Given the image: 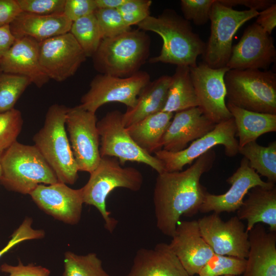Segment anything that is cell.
I'll use <instances>...</instances> for the list:
<instances>
[{"label":"cell","mask_w":276,"mask_h":276,"mask_svg":"<svg viewBox=\"0 0 276 276\" xmlns=\"http://www.w3.org/2000/svg\"><path fill=\"white\" fill-rule=\"evenodd\" d=\"M150 38L140 29H130L119 35L103 39L91 57L100 74L118 77L131 76L139 71L150 53Z\"/></svg>","instance_id":"obj_3"},{"label":"cell","mask_w":276,"mask_h":276,"mask_svg":"<svg viewBox=\"0 0 276 276\" xmlns=\"http://www.w3.org/2000/svg\"><path fill=\"white\" fill-rule=\"evenodd\" d=\"M198 106L190 67L177 66L171 76L166 102L161 111L175 113Z\"/></svg>","instance_id":"obj_29"},{"label":"cell","mask_w":276,"mask_h":276,"mask_svg":"<svg viewBox=\"0 0 276 276\" xmlns=\"http://www.w3.org/2000/svg\"><path fill=\"white\" fill-rule=\"evenodd\" d=\"M216 157L212 149L185 170L158 174L153 201L156 226L164 235L171 237L181 217L199 212L208 192L201 177L212 169Z\"/></svg>","instance_id":"obj_1"},{"label":"cell","mask_w":276,"mask_h":276,"mask_svg":"<svg viewBox=\"0 0 276 276\" xmlns=\"http://www.w3.org/2000/svg\"><path fill=\"white\" fill-rule=\"evenodd\" d=\"M224 276H234V275H224Z\"/></svg>","instance_id":"obj_49"},{"label":"cell","mask_w":276,"mask_h":276,"mask_svg":"<svg viewBox=\"0 0 276 276\" xmlns=\"http://www.w3.org/2000/svg\"><path fill=\"white\" fill-rule=\"evenodd\" d=\"M1 71H1V68H0V72H1Z\"/></svg>","instance_id":"obj_50"},{"label":"cell","mask_w":276,"mask_h":276,"mask_svg":"<svg viewBox=\"0 0 276 276\" xmlns=\"http://www.w3.org/2000/svg\"><path fill=\"white\" fill-rule=\"evenodd\" d=\"M239 153L249 162V166L260 175L272 183L276 182V141L267 146L259 145L256 141L239 147Z\"/></svg>","instance_id":"obj_30"},{"label":"cell","mask_w":276,"mask_h":276,"mask_svg":"<svg viewBox=\"0 0 276 276\" xmlns=\"http://www.w3.org/2000/svg\"><path fill=\"white\" fill-rule=\"evenodd\" d=\"M276 60V50L271 35L256 22L248 26L239 42L233 46L226 65L229 70H265Z\"/></svg>","instance_id":"obj_16"},{"label":"cell","mask_w":276,"mask_h":276,"mask_svg":"<svg viewBox=\"0 0 276 276\" xmlns=\"http://www.w3.org/2000/svg\"><path fill=\"white\" fill-rule=\"evenodd\" d=\"M226 182L231 186L225 193L215 195L206 193L199 212H213L218 214L235 212L241 206L245 196L251 189L257 186L271 188L275 186L274 183L263 180L244 157L236 171L227 178Z\"/></svg>","instance_id":"obj_17"},{"label":"cell","mask_w":276,"mask_h":276,"mask_svg":"<svg viewBox=\"0 0 276 276\" xmlns=\"http://www.w3.org/2000/svg\"><path fill=\"white\" fill-rule=\"evenodd\" d=\"M215 0H181L180 7L183 18L201 26L210 20L212 7Z\"/></svg>","instance_id":"obj_37"},{"label":"cell","mask_w":276,"mask_h":276,"mask_svg":"<svg viewBox=\"0 0 276 276\" xmlns=\"http://www.w3.org/2000/svg\"><path fill=\"white\" fill-rule=\"evenodd\" d=\"M30 195L40 210L55 219L70 225L79 222L84 203L81 188L74 189L60 182L40 184Z\"/></svg>","instance_id":"obj_18"},{"label":"cell","mask_w":276,"mask_h":276,"mask_svg":"<svg viewBox=\"0 0 276 276\" xmlns=\"http://www.w3.org/2000/svg\"><path fill=\"white\" fill-rule=\"evenodd\" d=\"M125 276H190L169 244L159 243L152 248H141Z\"/></svg>","instance_id":"obj_22"},{"label":"cell","mask_w":276,"mask_h":276,"mask_svg":"<svg viewBox=\"0 0 276 276\" xmlns=\"http://www.w3.org/2000/svg\"><path fill=\"white\" fill-rule=\"evenodd\" d=\"M215 125L198 107L175 112L162 137V148L171 152L181 151L187 148L190 142L212 130Z\"/></svg>","instance_id":"obj_20"},{"label":"cell","mask_w":276,"mask_h":276,"mask_svg":"<svg viewBox=\"0 0 276 276\" xmlns=\"http://www.w3.org/2000/svg\"><path fill=\"white\" fill-rule=\"evenodd\" d=\"M33 220L30 217H26L19 226L13 233L11 239L7 245L0 250V258L17 244L27 240L39 239L45 236L44 231L34 229Z\"/></svg>","instance_id":"obj_40"},{"label":"cell","mask_w":276,"mask_h":276,"mask_svg":"<svg viewBox=\"0 0 276 276\" xmlns=\"http://www.w3.org/2000/svg\"><path fill=\"white\" fill-rule=\"evenodd\" d=\"M143 181V176L137 169L123 167L116 157H102L96 168L90 173L87 183L81 188L83 203L98 209L104 220L105 229L112 233L118 221L111 217V213L106 209L107 196L117 188L138 191Z\"/></svg>","instance_id":"obj_6"},{"label":"cell","mask_w":276,"mask_h":276,"mask_svg":"<svg viewBox=\"0 0 276 276\" xmlns=\"http://www.w3.org/2000/svg\"><path fill=\"white\" fill-rule=\"evenodd\" d=\"M169 245L190 276L198 274L214 255L202 237L198 221L179 222Z\"/></svg>","instance_id":"obj_19"},{"label":"cell","mask_w":276,"mask_h":276,"mask_svg":"<svg viewBox=\"0 0 276 276\" xmlns=\"http://www.w3.org/2000/svg\"><path fill=\"white\" fill-rule=\"evenodd\" d=\"M233 118L216 124L214 129L203 136L193 141L185 149L171 152L160 149L155 156L163 163L165 172L182 171L186 165H191L198 157L215 146H223L225 154L234 157L239 153L238 141Z\"/></svg>","instance_id":"obj_11"},{"label":"cell","mask_w":276,"mask_h":276,"mask_svg":"<svg viewBox=\"0 0 276 276\" xmlns=\"http://www.w3.org/2000/svg\"><path fill=\"white\" fill-rule=\"evenodd\" d=\"M1 183L8 190L30 194L40 184L58 182L52 169L35 145L17 141L1 156Z\"/></svg>","instance_id":"obj_4"},{"label":"cell","mask_w":276,"mask_h":276,"mask_svg":"<svg viewBox=\"0 0 276 276\" xmlns=\"http://www.w3.org/2000/svg\"><path fill=\"white\" fill-rule=\"evenodd\" d=\"M95 15L102 39L117 36L131 29L117 9H98Z\"/></svg>","instance_id":"obj_36"},{"label":"cell","mask_w":276,"mask_h":276,"mask_svg":"<svg viewBox=\"0 0 276 276\" xmlns=\"http://www.w3.org/2000/svg\"><path fill=\"white\" fill-rule=\"evenodd\" d=\"M68 108L54 104L48 109L43 127L33 137L34 145L55 173L58 182L73 185L78 167L65 128Z\"/></svg>","instance_id":"obj_5"},{"label":"cell","mask_w":276,"mask_h":276,"mask_svg":"<svg viewBox=\"0 0 276 276\" xmlns=\"http://www.w3.org/2000/svg\"><path fill=\"white\" fill-rule=\"evenodd\" d=\"M62 276H110L104 269L97 254L90 252L78 255L66 251L64 257V271Z\"/></svg>","instance_id":"obj_32"},{"label":"cell","mask_w":276,"mask_h":276,"mask_svg":"<svg viewBox=\"0 0 276 276\" xmlns=\"http://www.w3.org/2000/svg\"><path fill=\"white\" fill-rule=\"evenodd\" d=\"M3 151H0V178L2 174V168H1V156L2 154Z\"/></svg>","instance_id":"obj_48"},{"label":"cell","mask_w":276,"mask_h":276,"mask_svg":"<svg viewBox=\"0 0 276 276\" xmlns=\"http://www.w3.org/2000/svg\"><path fill=\"white\" fill-rule=\"evenodd\" d=\"M256 23L271 35L276 27V3L259 12Z\"/></svg>","instance_id":"obj_44"},{"label":"cell","mask_w":276,"mask_h":276,"mask_svg":"<svg viewBox=\"0 0 276 276\" xmlns=\"http://www.w3.org/2000/svg\"><path fill=\"white\" fill-rule=\"evenodd\" d=\"M122 118L123 113L116 110L107 112L97 122L101 157H116L121 165L127 161L144 163L152 168L158 174L164 172L162 162L143 150L134 142L127 132Z\"/></svg>","instance_id":"obj_9"},{"label":"cell","mask_w":276,"mask_h":276,"mask_svg":"<svg viewBox=\"0 0 276 276\" xmlns=\"http://www.w3.org/2000/svg\"><path fill=\"white\" fill-rule=\"evenodd\" d=\"M21 12L16 0H0V28L9 26Z\"/></svg>","instance_id":"obj_43"},{"label":"cell","mask_w":276,"mask_h":276,"mask_svg":"<svg viewBox=\"0 0 276 276\" xmlns=\"http://www.w3.org/2000/svg\"><path fill=\"white\" fill-rule=\"evenodd\" d=\"M72 22L63 13L40 15L21 12L9 28L15 39L28 37L39 42L69 32Z\"/></svg>","instance_id":"obj_24"},{"label":"cell","mask_w":276,"mask_h":276,"mask_svg":"<svg viewBox=\"0 0 276 276\" xmlns=\"http://www.w3.org/2000/svg\"><path fill=\"white\" fill-rule=\"evenodd\" d=\"M23 12L40 15L63 13L65 0H16Z\"/></svg>","instance_id":"obj_39"},{"label":"cell","mask_w":276,"mask_h":276,"mask_svg":"<svg viewBox=\"0 0 276 276\" xmlns=\"http://www.w3.org/2000/svg\"><path fill=\"white\" fill-rule=\"evenodd\" d=\"M237 210V216L246 220V230L248 233L258 223L269 226V231L276 233V187L257 186L251 189Z\"/></svg>","instance_id":"obj_25"},{"label":"cell","mask_w":276,"mask_h":276,"mask_svg":"<svg viewBox=\"0 0 276 276\" xmlns=\"http://www.w3.org/2000/svg\"><path fill=\"white\" fill-rule=\"evenodd\" d=\"M221 4L233 8L237 5L243 6L251 10H264L275 3L273 0H218Z\"/></svg>","instance_id":"obj_45"},{"label":"cell","mask_w":276,"mask_h":276,"mask_svg":"<svg viewBox=\"0 0 276 276\" xmlns=\"http://www.w3.org/2000/svg\"><path fill=\"white\" fill-rule=\"evenodd\" d=\"M201 235L214 254L246 259L248 233L237 216L224 221L213 213L197 220Z\"/></svg>","instance_id":"obj_14"},{"label":"cell","mask_w":276,"mask_h":276,"mask_svg":"<svg viewBox=\"0 0 276 276\" xmlns=\"http://www.w3.org/2000/svg\"><path fill=\"white\" fill-rule=\"evenodd\" d=\"M150 82V75L145 71H140L125 78L98 74L91 80L79 106L95 113L100 107L112 102L133 107L140 92Z\"/></svg>","instance_id":"obj_10"},{"label":"cell","mask_w":276,"mask_h":276,"mask_svg":"<svg viewBox=\"0 0 276 276\" xmlns=\"http://www.w3.org/2000/svg\"><path fill=\"white\" fill-rule=\"evenodd\" d=\"M246 259L214 254L199 271V276H239L246 267Z\"/></svg>","instance_id":"obj_34"},{"label":"cell","mask_w":276,"mask_h":276,"mask_svg":"<svg viewBox=\"0 0 276 276\" xmlns=\"http://www.w3.org/2000/svg\"><path fill=\"white\" fill-rule=\"evenodd\" d=\"M249 250L242 276H276V233L262 223L248 232Z\"/></svg>","instance_id":"obj_23"},{"label":"cell","mask_w":276,"mask_h":276,"mask_svg":"<svg viewBox=\"0 0 276 276\" xmlns=\"http://www.w3.org/2000/svg\"><path fill=\"white\" fill-rule=\"evenodd\" d=\"M32 84L26 77L0 72V112L14 107L28 86Z\"/></svg>","instance_id":"obj_33"},{"label":"cell","mask_w":276,"mask_h":276,"mask_svg":"<svg viewBox=\"0 0 276 276\" xmlns=\"http://www.w3.org/2000/svg\"><path fill=\"white\" fill-rule=\"evenodd\" d=\"M137 26L145 32L156 33L163 40L160 53L150 59L151 63L191 67L197 65L198 57L204 53L205 43L193 31L190 21L173 9H166L157 17L150 15Z\"/></svg>","instance_id":"obj_2"},{"label":"cell","mask_w":276,"mask_h":276,"mask_svg":"<svg viewBox=\"0 0 276 276\" xmlns=\"http://www.w3.org/2000/svg\"><path fill=\"white\" fill-rule=\"evenodd\" d=\"M173 116V113L159 111L126 127V130L141 149L151 154L162 149V137Z\"/></svg>","instance_id":"obj_28"},{"label":"cell","mask_w":276,"mask_h":276,"mask_svg":"<svg viewBox=\"0 0 276 276\" xmlns=\"http://www.w3.org/2000/svg\"><path fill=\"white\" fill-rule=\"evenodd\" d=\"M97 9L95 0H65L63 14L73 22L94 14Z\"/></svg>","instance_id":"obj_41"},{"label":"cell","mask_w":276,"mask_h":276,"mask_svg":"<svg viewBox=\"0 0 276 276\" xmlns=\"http://www.w3.org/2000/svg\"><path fill=\"white\" fill-rule=\"evenodd\" d=\"M228 70L227 67L212 68L204 62L190 67L198 107L206 118L215 124L232 118L225 103L224 76Z\"/></svg>","instance_id":"obj_13"},{"label":"cell","mask_w":276,"mask_h":276,"mask_svg":"<svg viewBox=\"0 0 276 276\" xmlns=\"http://www.w3.org/2000/svg\"><path fill=\"white\" fill-rule=\"evenodd\" d=\"M86 58L70 32L39 42L41 68L50 79L57 82L74 76Z\"/></svg>","instance_id":"obj_15"},{"label":"cell","mask_w":276,"mask_h":276,"mask_svg":"<svg viewBox=\"0 0 276 276\" xmlns=\"http://www.w3.org/2000/svg\"><path fill=\"white\" fill-rule=\"evenodd\" d=\"M227 103L254 112L276 114V74L271 71L229 70Z\"/></svg>","instance_id":"obj_7"},{"label":"cell","mask_w":276,"mask_h":276,"mask_svg":"<svg viewBox=\"0 0 276 276\" xmlns=\"http://www.w3.org/2000/svg\"><path fill=\"white\" fill-rule=\"evenodd\" d=\"M23 125L21 112L15 108L0 112V151L17 141Z\"/></svg>","instance_id":"obj_35"},{"label":"cell","mask_w":276,"mask_h":276,"mask_svg":"<svg viewBox=\"0 0 276 276\" xmlns=\"http://www.w3.org/2000/svg\"><path fill=\"white\" fill-rule=\"evenodd\" d=\"M0 68L2 72L29 78L38 88L50 80L40 65L39 42L28 37L15 39L0 59Z\"/></svg>","instance_id":"obj_21"},{"label":"cell","mask_w":276,"mask_h":276,"mask_svg":"<svg viewBox=\"0 0 276 276\" xmlns=\"http://www.w3.org/2000/svg\"><path fill=\"white\" fill-rule=\"evenodd\" d=\"M0 270L9 274V276H49V269L33 264L24 265L20 261L16 265L4 263L1 265Z\"/></svg>","instance_id":"obj_42"},{"label":"cell","mask_w":276,"mask_h":276,"mask_svg":"<svg viewBox=\"0 0 276 276\" xmlns=\"http://www.w3.org/2000/svg\"><path fill=\"white\" fill-rule=\"evenodd\" d=\"M97 123L95 113L86 110L79 105L68 108L65 125L79 171L91 173L101 158Z\"/></svg>","instance_id":"obj_12"},{"label":"cell","mask_w":276,"mask_h":276,"mask_svg":"<svg viewBox=\"0 0 276 276\" xmlns=\"http://www.w3.org/2000/svg\"><path fill=\"white\" fill-rule=\"evenodd\" d=\"M226 106L234 120L239 147L276 131V114L251 111L228 103Z\"/></svg>","instance_id":"obj_27"},{"label":"cell","mask_w":276,"mask_h":276,"mask_svg":"<svg viewBox=\"0 0 276 276\" xmlns=\"http://www.w3.org/2000/svg\"><path fill=\"white\" fill-rule=\"evenodd\" d=\"M151 0H127L118 10L125 24L131 27L137 25L150 15Z\"/></svg>","instance_id":"obj_38"},{"label":"cell","mask_w":276,"mask_h":276,"mask_svg":"<svg viewBox=\"0 0 276 276\" xmlns=\"http://www.w3.org/2000/svg\"><path fill=\"white\" fill-rule=\"evenodd\" d=\"M15 40L9 26L0 28V59L12 46Z\"/></svg>","instance_id":"obj_46"},{"label":"cell","mask_w":276,"mask_h":276,"mask_svg":"<svg viewBox=\"0 0 276 276\" xmlns=\"http://www.w3.org/2000/svg\"><path fill=\"white\" fill-rule=\"evenodd\" d=\"M69 32L86 57L93 56L102 40L95 13L73 21Z\"/></svg>","instance_id":"obj_31"},{"label":"cell","mask_w":276,"mask_h":276,"mask_svg":"<svg viewBox=\"0 0 276 276\" xmlns=\"http://www.w3.org/2000/svg\"><path fill=\"white\" fill-rule=\"evenodd\" d=\"M98 9H117L127 0H95Z\"/></svg>","instance_id":"obj_47"},{"label":"cell","mask_w":276,"mask_h":276,"mask_svg":"<svg viewBox=\"0 0 276 276\" xmlns=\"http://www.w3.org/2000/svg\"><path fill=\"white\" fill-rule=\"evenodd\" d=\"M259 13L255 10H235L215 0L210 12L211 34L202 55L203 62L212 68L226 67L231 55L234 35Z\"/></svg>","instance_id":"obj_8"},{"label":"cell","mask_w":276,"mask_h":276,"mask_svg":"<svg viewBox=\"0 0 276 276\" xmlns=\"http://www.w3.org/2000/svg\"><path fill=\"white\" fill-rule=\"evenodd\" d=\"M171 76L163 75L150 81L140 92L134 106L123 113V123L127 127L143 119L161 111L166 102Z\"/></svg>","instance_id":"obj_26"}]
</instances>
